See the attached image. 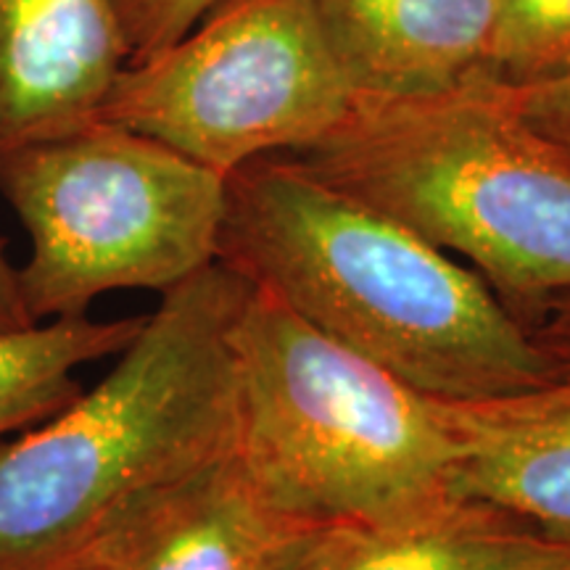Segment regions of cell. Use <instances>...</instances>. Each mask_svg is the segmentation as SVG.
Returning <instances> with one entry per match:
<instances>
[{
    "label": "cell",
    "mask_w": 570,
    "mask_h": 570,
    "mask_svg": "<svg viewBox=\"0 0 570 570\" xmlns=\"http://www.w3.org/2000/svg\"><path fill=\"white\" fill-rule=\"evenodd\" d=\"M544 341L558 352L550 381L483 402H446L460 444L449 494L570 541V338Z\"/></svg>",
    "instance_id": "cell-9"
},
{
    "label": "cell",
    "mask_w": 570,
    "mask_h": 570,
    "mask_svg": "<svg viewBox=\"0 0 570 570\" xmlns=\"http://www.w3.org/2000/svg\"><path fill=\"white\" fill-rule=\"evenodd\" d=\"M217 259L433 399L510 396L558 370L473 267L288 156L227 175Z\"/></svg>",
    "instance_id": "cell-1"
},
{
    "label": "cell",
    "mask_w": 570,
    "mask_h": 570,
    "mask_svg": "<svg viewBox=\"0 0 570 570\" xmlns=\"http://www.w3.org/2000/svg\"><path fill=\"white\" fill-rule=\"evenodd\" d=\"M122 24L130 61L183 38L217 0H111Z\"/></svg>",
    "instance_id": "cell-14"
},
{
    "label": "cell",
    "mask_w": 570,
    "mask_h": 570,
    "mask_svg": "<svg viewBox=\"0 0 570 570\" xmlns=\"http://www.w3.org/2000/svg\"><path fill=\"white\" fill-rule=\"evenodd\" d=\"M333 525L277 508L233 446L127 504L63 570H306Z\"/></svg>",
    "instance_id": "cell-7"
},
{
    "label": "cell",
    "mask_w": 570,
    "mask_h": 570,
    "mask_svg": "<svg viewBox=\"0 0 570 570\" xmlns=\"http://www.w3.org/2000/svg\"><path fill=\"white\" fill-rule=\"evenodd\" d=\"M552 541L510 512L446 494L377 523L333 525L306 570H515Z\"/></svg>",
    "instance_id": "cell-11"
},
{
    "label": "cell",
    "mask_w": 570,
    "mask_h": 570,
    "mask_svg": "<svg viewBox=\"0 0 570 570\" xmlns=\"http://www.w3.org/2000/svg\"><path fill=\"white\" fill-rule=\"evenodd\" d=\"M529 327L539 338H570V291L541 304Z\"/></svg>",
    "instance_id": "cell-17"
},
{
    "label": "cell",
    "mask_w": 570,
    "mask_h": 570,
    "mask_svg": "<svg viewBox=\"0 0 570 570\" xmlns=\"http://www.w3.org/2000/svg\"><path fill=\"white\" fill-rule=\"evenodd\" d=\"M227 177L114 122L0 154V194L30 235L35 323L85 317L111 291L167 294L217 262Z\"/></svg>",
    "instance_id": "cell-5"
},
{
    "label": "cell",
    "mask_w": 570,
    "mask_h": 570,
    "mask_svg": "<svg viewBox=\"0 0 570 570\" xmlns=\"http://www.w3.org/2000/svg\"><path fill=\"white\" fill-rule=\"evenodd\" d=\"M356 92L439 96L489 80L499 0H315Z\"/></svg>",
    "instance_id": "cell-10"
},
{
    "label": "cell",
    "mask_w": 570,
    "mask_h": 570,
    "mask_svg": "<svg viewBox=\"0 0 570 570\" xmlns=\"http://www.w3.org/2000/svg\"><path fill=\"white\" fill-rule=\"evenodd\" d=\"M491 85L531 130L544 135L570 156V69L550 80L518 85V88Z\"/></svg>",
    "instance_id": "cell-15"
},
{
    "label": "cell",
    "mask_w": 570,
    "mask_h": 570,
    "mask_svg": "<svg viewBox=\"0 0 570 570\" xmlns=\"http://www.w3.org/2000/svg\"><path fill=\"white\" fill-rule=\"evenodd\" d=\"M281 156L465 259L523 325L570 291V156L489 80L360 92L336 130Z\"/></svg>",
    "instance_id": "cell-3"
},
{
    "label": "cell",
    "mask_w": 570,
    "mask_h": 570,
    "mask_svg": "<svg viewBox=\"0 0 570 570\" xmlns=\"http://www.w3.org/2000/svg\"><path fill=\"white\" fill-rule=\"evenodd\" d=\"M356 96L315 0H217L173 46L127 63L101 119L227 177L325 138Z\"/></svg>",
    "instance_id": "cell-6"
},
{
    "label": "cell",
    "mask_w": 570,
    "mask_h": 570,
    "mask_svg": "<svg viewBox=\"0 0 570 570\" xmlns=\"http://www.w3.org/2000/svg\"><path fill=\"white\" fill-rule=\"evenodd\" d=\"M30 325H35V320L21 298L19 269L11 265L6 240L0 238V331H19Z\"/></svg>",
    "instance_id": "cell-16"
},
{
    "label": "cell",
    "mask_w": 570,
    "mask_h": 570,
    "mask_svg": "<svg viewBox=\"0 0 570 570\" xmlns=\"http://www.w3.org/2000/svg\"><path fill=\"white\" fill-rule=\"evenodd\" d=\"M515 570H570V541H552L544 552Z\"/></svg>",
    "instance_id": "cell-18"
},
{
    "label": "cell",
    "mask_w": 570,
    "mask_h": 570,
    "mask_svg": "<svg viewBox=\"0 0 570 570\" xmlns=\"http://www.w3.org/2000/svg\"><path fill=\"white\" fill-rule=\"evenodd\" d=\"M146 317L46 320L0 331V439L59 415L82 394L77 370L117 356Z\"/></svg>",
    "instance_id": "cell-12"
},
{
    "label": "cell",
    "mask_w": 570,
    "mask_h": 570,
    "mask_svg": "<svg viewBox=\"0 0 570 570\" xmlns=\"http://www.w3.org/2000/svg\"><path fill=\"white\" fill-rule=\"evenodd\" d=\"M127 63L111 0H0V154L98 122Z\"/></svg>",
    "instance_id": "cell-8"
},
{
    "label": "cell",
    "mask_w": 570,
    "mask_h": 570,
    "mask_svg": "<svg viewBox=\"0 0 570 570\" xmlns=\"http://www.w3.org/2000/svg\"><path fill=\"white\" fill-rule=\"evenodd\" d=\"M570 69V0H499L489 82L531 85Z\"/></svg>",
    "instance_id": "cell-13"
},
{
    "label": "cell",
    "mask_w": 570,
    "mask_h": 570,
    "mask_svg": "<svg viewBox=\"0 0 570 570\" xmlns=\"http://www.w3.org/2000/svg\"><path fill=\"white\" fill-rule=\"evenodd\" d=\"M252 288L212 262L96 389L0 439V570H63L127 504L238 444L233 327Z\"/></svg>",
    "instance_id": "cell-2"
},
{
    "label": "cell",
    "mask_w": 570,
    "mask_h": 570,
    "mask_svg": "<svg viewBox=\"0 0 570 570\" xmlns=\"http://www.w3.org/2000/svg\"><path fill=\"white\" fill-rule=\"evenodd\" d=\"M238 458L277 508L377 523L449 494L460 444L444 399L252 288L233 327Z\"/></svg>",
    "instance_id": "cell-4"
}]
</instances>
